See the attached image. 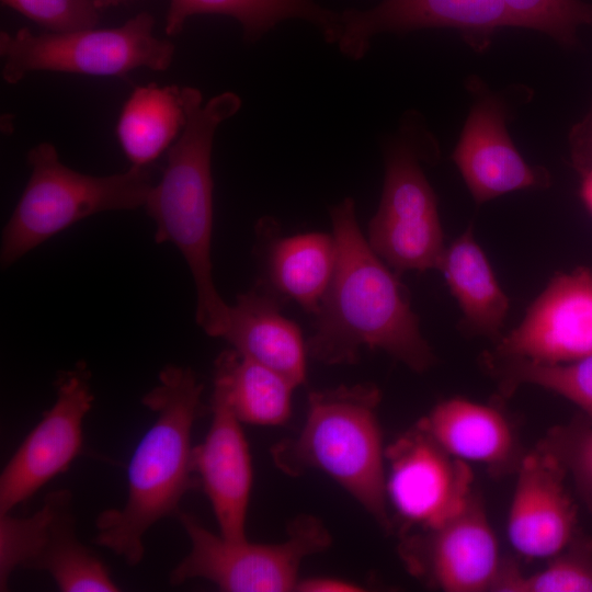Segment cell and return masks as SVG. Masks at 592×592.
<instances>
[{"instance_id":"6da1fadb","label":"cell","mask_w":592,"mask_h":592,"mask_svg":"<svg viewBox=\"0 0 592 592\" xmlns=\"http://www.w3.org/2000/svg\"><path fill=\"white\" fill-rule=\"evenodd\" d=\"M337 246L332 281L318 307L308 353L329 365L354 364L362 346L382 350L422 373L435 362L408 292L361 231L355 203L330 209Z\"/></svg>"},{"instance_id":"7a4b0ae2","label":"cell","mask_w":592,"mask_h":592,"mask_svg":"<svg viewBox=\"0 0 592 592\" xmlns=\"http://www.w3.org/2000/svg\"><path fill=\"white\" fill-rule=\"evenodd\" d=\"M158 379L141 398L157 418L128 465L125 505L101 512L95 521L94 543L129 566L141 562L147 531L177 516L182 498L201 485L193 468L191 434L205 410L203 384L191 367L173 364L164 366Z\"/></svg>"},{"instance_id":"3957f363","label":"cell","mask_w":592,"mask_h":592,"mask_svg":"<svg viewBox=\"0 0 592 592\" xmlns=\"http://www.w3.org/2000/svg\"><path fill=\"white\" fill-rule=\"evenodd\" d=\"M186 124L168 149L161 180L144 208L156 224L155 241L172 242L183 254L196 288V322L210 337L221 338L230 321V306L214 284L210 262L213 179L210 159L218 126L241 107L234 92L203 104L198 89L183 87Z\"/></svg>"},{"instance_id":"277c9868","label":"cell","mask_w":592,"mask_h":592,"mask_svg":"<svg viewBox=\"0 0 592 592\" xmlns=\"http://www.w3.org/2000/svg\"><path fill=\"white\" fill-rule=\"evenodd\" d=\"M373 384L311 391L301 431L272 446L287 476L316 469L332 478L383 526L388 525L385 452Z\"/></svg>"},{"instance_id":"5b68a950","label":"cell","mask_w":592,"mask_h":592,"mask_svg":"<svg viewBox=\"0 0 592 592\" xmlns=\"http://www.w3.org/2000/svg\"><path fill=\"white\" fill-rule=\"evenodd\" d=\"M31 175L2 231L1 264L7 267L45 240L91 215L144 207L152 187L147 167L95 177L65 166L52 143L27 153Z\"/></svg>"},{"instance_id":"8992f818","label":"cell","mask_w":592,"mask_h":592,"mask_svg":"<svg viewBox=\"0 0 592 592\" xmlns=\"http://www.w3.org/2000/svg\"><path fill=\"white\" fill-rule=\"evenodd\" d=\"M431 138L410 113L385 149L383 193L368 243L397 273L439 270L446 250L437 198L421 167Z\"/></svg>"},{"instance_id":"52a82bcc","label":"cell","mask_w":592,"mask_h":592,"mask_svg":"<svg viewBox=\"0 0 592 592\" xmlns=\"http://www.w3.org/2000/svg\"><path fill=\"white\" fill-rule=\"evenodd\" d=\"M155 18L140 12L111 29L34 34L27 27L0 32L1 77L15 84L34 71L125 77L138 68L167 70L174 56L171 41L153 34Z\"/></svg>"},{"instance_id":"ba28073f","label":"cell","mask_w":592,"mask_h":592,"mask_svg":"<svg viewBox=\"0 0 592 592\" xmlns=\"http://www.w3.org/2000/svg\"><path fill=\"white\" fill-rule=\"evenodd\" d=\"M191 550L170 572V583L204 579L225 592L296 591L303 560L329 548L331 536L322 522L300 515L289 524L286 540L258 544L215 535L187 512L177 515Z\"/></svg>"},{"instance_id":"9c48e42d","label":"cell","mask_w":592,"mask_h":592,"mask_svg":"<svg viewBox=\"0 0 592 592\" xmlns=\"http://www.w3.org/2000/svg\"><path fill=\"white\" fill-rule=\"evenodd\" d=\"M16 568L45 571L62 592L119 591L103 560L77 535L73 496L47 493L27 517L0 514V590Z\"/></svg>"},{"instance_id":"30bf717a","label":"cell","mask_w":592,"mask_h":592,"mask_svg":"<svg viewBox=\"0 0 592 592\" xmlns=\"http://www.w3.org/2000/svg\"><path fill=\"white\" fill-rule=\"evenodd\" d=\"M90 371L80 361L56 379V401L44 412L0 475V514L30 499L67 471L83 449L82 424L94 396Z\"/></svg>"},{"instance_id":"8fae6325","label":"cell","mask_w":592,"mask_h":592,"mask_svg":"<svg viewBox=\"0 0 592 592\" xmlns=\"http://www.w3.org/2000/svg\"><path fill=\"white\" fill-rule=\"evenodd\" d=\"M387 499L406 522L424 531L459 514L473 499V474L419 425L385 452Z\"/></svg>"},{"instance_id":"7c38bea8","label":"cell","mask_w":592,"mask_h":592,"mask_svg":"<svg viewBox=\"0 0 592 592\" xmlns=\"http://www.w3.org/2000/svg\"><path fill=\"white\" fill-rule=\"evenodd\" d=\"M491 354L543 363L592 354V270L580 267L553 276Z\"/></svg>"},{"instance_id":"4fadbf2b","label":"cell","mask_w":592,"mask_h":592,"mask_svg":"<svg viewBox=\"0 0 592 592\" xmlns=\"http://www.w3.org/2000/svg\"><path fill=\"white\" fill-rule=\"evenodd\" d=\"M411 571L446 592L494 591L504 569L493 528L474 497L443 525L402 545Z\"/></svg>"},{"instance_id":"5bb4252c","label":"cell","mask_w":592,"mask_h":592,"mask_svg":"<svg viewBox=\"0 0 592 592\" xmlns=\"http://www.w3.org/2000/svg\"><path fill=\"white\" fill-rule=\"evenodd\" d=\"M340 52L358 60L371 39L380 33H407L423 29H455L475 49L490 44L496 31L514 26L501 0H383L367 9L341 12Z\"/></svg>"},{"instance_id":"9a60e30c","label":"cell","mask_w":592,"mask_h":592,"mask_svg":"<svg viewBox=\"0 0 592 592\" xmlns=\"http://www.w3.org/2000/svg\"><path fill=\"white\" fill-rule=\"evenodd\" d=\"M452 156L475 203L549 186L548 172L531 166L513 144L504 104L480 86Z\"/></svg>"},{"instance_id":"2e32d148","label":"cell","mask_w":592,"mask_h":592,"mask_svg":"<svg viewBox=\"0 0 592 592\" xmlns=\"http://www.w3.org/2000/svg\"><path fill=\"white\" fill-rule=\"evenodd\" d=\"M210 410L209 431L192 451L193 468L210 501L220 535L243 540L253 477L251 455L226 384L215 372Z\"/></svg>"},{"instance_id":"e0dca14e","label":"cell","mask_w":592,"mask_h":592,"mask_svg":"<svg viewBox=\"0 0 592 592\" xmlns=\"http://www.w3.org/2000/svg\"><path fill=\"white\" fill-rule=\"evenodd\" d=\"M566 470L546 448L519 463L508 514V536L521 555L549 559L576 537L577 510L565 486Z\"/></svg>"},{"instance_id":"ac0fdd59","label":"cell","mask_w":592,"mask_h":592,"mask_svg":"<svg viewBox=\"0 0 592 592\" xmlns=\"http://www.w3.org/2000/svg\"><path fill=\"white\" fill-rule=\"evenodd\" d=\"M221 338L240 355L280 373L296 387L305 383L307 344L298 326L281 314L277 297L262 283L237 296Z\"/></svg>"},{"instance_id":"d6986e66","label":"cell","mask_w":592,"mask_h":592,"mask_svg":"<svg viewBox=\"0 0 592 592\" xmlns=\"http://www.w3.org/2000/svg\"><path fill=\"white\" fill-rule=\"evenodd\" d=\"M418 425L447 453L467 464L504 468L516 456L510 422L489 405L452 397L439 402Z\"/></svg>"},{"instance_id":"ffe728a7","label":"cell","mask_w":592,"mask_h":592,"mask_svg":"<svg viewBox=\"0 0 592 592\" xmlns=\"http://www.w3.org/2000/svg\"><path fill=\"white\" fill-rule=\"evenodd\" d=\"M439 271L458 304L463 330L499 340L510 300L471 227L446 247Z\"/></svg>"},{"instance_id":"44dd1931","label":"cell","mask_w":592,"mask_h":592,"mask_svg":"<svg viewBox=\"0 0 592 592\" xmlns=\"http://www.w3.org/2000/svg\"><path fill=\"white\" fill-rule=\"evenodd\" d=\"M197 14H221L237 20L244 42L259 41L276 24L288 19H301L315 25L323 38L338 43L342 32L341 12H334L315 0H170L164 32L179 34L186 20Z\"/></svg>"},{"instance_id":"7402d4cb","label":"cell","mask_w":592,"mask_h":592,"mask_svg":"<svg viewBox=\"0 0 592 592\" xmlns=\"http://www.w3.org/2000/svg\"><path fill=\"white\" fill-rule=\"evenodd\" d=\"M183 87H136L116 125L117 140L134 167H148L169 149L186 124Z\"/></svg>"},{"instance_id":"603a6c76","label":"cell","mask_w":592,"mask_h":592,"mask_svg":"<svg viewBox=\"0 0 592 592\" xmlns=\"http://www.w3.org/2000/svg\"><path fill=\"white\" fill-rule=\"evenodd\" d=\"M335 264L333 235L299 234L280 239L272 247L270 277L281 294L315 315L332 281Z\"/></svg>"},{"instance_id":"cb8c5ba5","label":"cell","mask_w":592,"mask_h":592,"mask_svg":"<svg viewBox=\"0 0 592 592\" xmlns=\"http://www.w3.org/2000/svg\"><path fill=\"white\" fill-rule=\"evenodd\" d=\"M238 419L254 425H282L292 411L296 386L280 373L240 355L235 349L223 351L215 361Z\"/></svg>"},{"instance_id":"d4e9b609","label":"cell","mask_w":592,"mask_h":592,"mask_svg":"<svg viewBox=\"0 0 592 592\" xmlns=\"http://www.w3.org/2000/svg\"><path fill=\"white\" fill-rule=\"evenodd\" d=\"M488 365L506 388L534 385L579 407L592 423V354L565 363H543L490 354Z\"/></svg>"},{"instance_id":"484cf974","label":"cell","mask_w":592,"mask_h":592,"mask_svg":"<svg viewBox=\"0 0 592 592\" xmlns=\"http://www.w3.org/2000/svg\"><path fill=\"white\" fill-rule=\"evenodd\" d=\"M542 570L523 574L505 566L494 591L592 592V544L577 536Z\"/></svg>"},{"instance_id":"4316f807","label":"cell","mask_w":592,"mask_h":592,"mask_svg":"<svg viewBox=\"0 0 592 592\" xmlns=\"http://www.w3.org/2000/svg\"><path fill=\"white\" fill-rule=\"evenodd\" d=\"M513 25L547 34L560 44L577 42V31L592 24V4L582 0H501Z\"/></svg>"},{"instance_id":"83f0119b","label":"cell","mask_w":592,"mask_h":592,"mask_svg":"<svg viewBox=\"0 0 592 592\" xmlns=\"http://www.w3.org/2000/svg\"><path fill=\"white\" fill-rule=\"evenodd\" d=\"M35 24L52 33L94 29L100 10L93 0H0Z\"/></svg>"},{"instance_id":"f1b7e54d","label":"cell","mask_w":592,"mask_h":592,"mask_svg":"<svg viewBox=\"0 0 592 592\" xmlns=\"http://www.w3.org/2000/svg\"><path fill=\"white\" fill-rule=\"evenodd\" d=\"M545 448L571 473L592 506V423H574L555 430Z\"/></svg>"},{"instance_id":"f546056e","label":"cell","mask_w":592,"mask_h":592,"mask_svg":"<svg viewBox=\"0 0 592 592\" xmlns=\"http://www.w3.org/2000/svg\"><path fill=\"white\" fill-rule=\"evenodd\" d=\"M570 157L579 172L592 169V104L569 134Z\"/></svg>"},{"instance_id":"4dcf8cb0","label":"cell","mask_w":592,"mask_h":592,"mask_svg":"<svg viewBox=\"0 0 592 592\" xmlns=\"http://www.w3.org/2000/svg\"><path fill=\"white\" fill-rule=\"evenodd\" d=\"M363 590L364 589L356 583L330 577L299 580L296 587V591L301 592H355Z\"/></svg>"},{"instance_id":"1f68e13d","label":"cell","mask_w":592,"mask_h":592,"mask_svg":"<svg viewBox=\"0 0 592 592\" xmlns=\"http://www.w3.org/2000/svg\"><path fill=\"white\" fill-rule=\"evenodd\" d=\"M579 195L585 208L592 215V169L580 172Z\"/></svg>"},{"instance_id":"d6a6232c","label":"cell","mask_w":592,"mask_h":592,"mask_svg":"<svg viewBox=\"0 0 592 592\" xmlns=\"http://www.w3.org/2000/svg\"><path fill=\"white\" fill-rule=\"evenodd\" d=\"M129 0H93L96 8L102 11L112 7L121 5Z\"/></svg>"}]
</instances>
